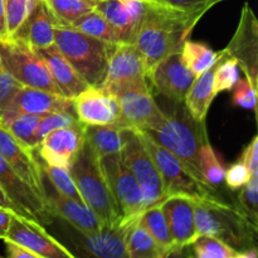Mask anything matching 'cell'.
<instances>
[{"label": "cell", "instance_id": "cell-1", "mask_svg": "<svg viewBox=\"0 0 258 258\" xmlns=\"http://www.w3.org/2000/svg\"><path fill=\"white\" fill-rule=\"evenodd\" d=\"M206 13L181 9L161 0H144L135 45L143 55L148 72L165 57L180 52Z\"/></svg>", "mask_w": 258, "mask_h": 258}, {"label": "cell", "instance_id": "cell-2", "mask_svg": "<svg viewBox=\"0 0 258 258\" xmlns=\"http://www.w3.org/2000/svg\"><path fill=\"white\" fill-rule=\"evenodd\" d=\"M193 202L198 236L221 239L237 252L257 248L258 224L238 207L221 198H196Z\"/></svg>", "mask_w": 258, "mask_h": 258}, {"label": "cell", "instance_id": "cell-3", "mask_svg": "<svg viewBox=\"0 0 258 258\" xmlns=\"http://www.w3.org/2000/svg\"><path fill=\"white\" fill-rule=\"evenodd\" d=\"M144 133L176 156L197 179L207 183L202 175L199 161L202 146L209 141L206 122L194 120L184 107L173 113H165L158 125Z\"/></svg>", "mask_w": 258, "mask_h": 258}, {"label": "cell", "instance_id": "cell-4", "mask_svg": "<svg viewBox=\"0 0 258 258\" xmlns=\"http://www.w3.org/2000/svg\"><path fill=\"white\" fill-rule=\"evenodd\" d=\"M54 44L88 86L100 87L115 44L86 35L70 25H55Z\"/></svg>", "mask_w": 258, "mask_h": 258}, {"label": "cell", "instance_id": "cell-5", "mask_svg": "<svg viewBox=\"0 0 258 258\" xmlns=\"http://www.w3.org/2000/svg\"><path fill=\"white\" fill-rule=\"evenodd\" d=\"M70 173L83 202L95 212L102 224H111L121 218L101 169L100 158L86 140L71 163Z\"/></svg>", "mask_w": 258, "mask_h": 258}, {"label": "cell", "instance_id": "cell-6", "mask_svg": "<svg viewBox=\"0 0 258 258\" xmlns=\"http://www.w3.org/2000/svg\"><path fill=\"white\" fill-rule=\"evenodd\" d=\"M138 131L140 134L144 146L149 151L160 174L165 197L185 196L194 199L219 198L214 186L197 179L170 151L155 143L146 133L140 130Z\"/></svg>", "mask_w": 258, "mask_h": 258}, {"label": "cell", "instance_id": "cell-7", "mask_svg": "<svg viewBox=\"0 0 258 258\" xmlns=\"http://www.w3.org/2000/svg\"><path fill=\"white\" fill-rule=\"evenodd\" d=\"M121 158L138 180L143 191L144 207L154 206L166 198L155 163L134 128H121Z\"/></svg>", "mask_w": 258, "mask_h": 258}, {"label": "cell", "instance_id": "cell-8", "mask_svg": "<svg viewBox=\"0 0 258 258\" xmlns=\"http://www.w3.org/2000/svg\"><path fill=\"white\" fill-rule=\"evenodd\" d=\"M0 60L3 70L24 87L38 88L60 95L50 78L45 63L37 52L25 43L9 38L0 42Z\"/></svg>", "mask_w": 258, "mask_h": 258}, {"label": "cell", "instance_id": "cell-9", "mask_svg": "<svg viewBox=\"0 0 258 258\" xmlns=\"http://www.w3.org/2000/svg\"><path fill=\"white\" fill-rule=\"evenodd\" d=\"M111 93L116 96L120 106L115 123L121 128L149 130L158 125L165 115L156 105L149 83L126 86Z\"/></svg>", "mask_w": 258, "mask_h": 258}, {"label": "cell", "instance_id": "cell-10", "mask_svg": "<svg viewBox=\"0 0 258 258\" xmlns=\"http://www.w3.org/2000/svg\"><path fill=\"white\" fill-rule=\"evenodd\" d=\"M100 164L121 217L141 216L145 211L143 191L135 176L123 163L121 154L102 156Z\"/></svg>", "mask_w": 258, "mask_h": 258}, {"label": "cell", "instance_id": "cell-11", "mask_svg": "<svg viewBox=\"0 0 258 258\" xmlns=\"http://www.w3.org/2000/svg\"><path fill=\"white\" fill-rule=\"evenodd\" d=\"M0 189L14 207L15 213L33 219L43 226L50 224L54 219L47 199L42 198L25 181H23L5 163L2 156H0Z\"/></svg>", "mask_w": 258, "mask_h": 258}, {"label": "cell", "instance_id": "cell-12", "mask_svg": "<svg viewBox=\"0 0 258 258\" xmlns=\"http://www.w3.org/2000/svg\"><path fill=\"white\" fill-rule=\"evenodd\" d=\"M3 241L24 247L39 258H78L59 241L50 236L43 224L14 213Z\"/></svg>", "mask_w": 258, "mask_h": 258}, {"label": "cell", "instance_id": "cell-13", "mask_svg": "<svg viewBox=\"0 0 258 258\" xmlns=\"http://www.w3.org/2000/svg\"><path fill=\"white\" fill-rule=\"evenodd\" d=\"M228 58H233L247 80L257 88L258 83V22L253 9L244 3L236 33L224 48Z\"/></svg>", "mask_w": 258, "mask_h": 258}, {"label": "cell", "instance_id": "cell-14", "mask_svg": "<svg viewBox=\"0 0 258 258\" xmlns=\"http://www.w3.org/2000/svg\"><path fill=\"white\" fill-rule=\"evenodd\" d=\"M139 217H121L111 224H103L92 234H81L78 251L85 258H128L126 253V234L139 222Z\"/></svg>", "mask_w": 258, "mask_h": 258}, {"label": "cell", "instance_id": "cell-15", "mask_svg": "<svg viewBox=\"0 0 258 258\" xmlns=\"http://www.w3.org/2000/svg\"><path fill=\"white\" fill-rule=\"evenodd\" d=\"M138 83H149L148 68L143 55L133 43H117L111 52L102 87L113 92Z\"/></svg>", "mask_w": 258, "mask_h": 258}, {"label": "cell", "instance_id": "cell-16", "mask_svg": "<svg viewBox=\"0 0 258 258\" xmlns=\"http://www.w3.org/2000/svg\"><path fill=\"white\" fill-rule=\"evenodd\" d=\"M197 76L184 64L180 52L168 55L148 72V82L158 93L183 105Z\"/></svg>", "mask_w": 258, "mask_h": 258}, {"label": "cell", "instance_id": "cell-17", "mask_svg": "<svg viewBox=\"0 0 258 258\" xmlns=\"http://www.w3.org/2000/svg\"><path fill=\"white\" fill-rule=\"evenodd\" d=\"M0 156L23 181H25L42 198L47 199V191L42 178V164L38 161L35 151L20 145L2 125H0Z\"/></svg>", "mask_w": 258, "mask_h": 258}, {"label": "cell", "instance_id": "cell-18", "mask_svg": "<svg viewBox=\"0 0 258 258\" xmlns=\"http://www.w3.org/2000/svg\"><path fill=\"white\" fill-rule=\"evenodd\" d=\"M73 112L83 126L115 123L120 106L115 95L105 87L88 86L72 100Z\"/></svg>", "mask_w": 258, "mask_h": 258}, {"label": "cell", "instance_id": "cell-19", "mask_svg": "<svg viewBox=\"0 0 258 258\" xmlns=\"http://www.w3.org/2000/svg\"><path fill=\"white\" fill-rule=\"evenodd\" d=\"M95 10L110 23L118 43L135 44L144 13V0H101L96 3Z\"/></svg>", "mask_w": 258, "mask_h": 258}, {"label": "cell", "instance_id": "cell-20", "mask_svg": "<svg viewBox=\"0 0 258 258\" xmlns=\"http://www.w3.org/2000/svg\"><path fill=\"white\" fill-rule=\"evenodd\" d=\"M193 199L185 196H169L161 202L175 251L186 249L198 237Z\"/></svg>", "mask_w": 258, "mask_h": 258}, {"label": "cell", "instance_id": "cell-21", "mask_svg": "<svg viewBox=\"0 0 258 258\" xmlns=\"http://www.w3.org/2000/svg\"><path fill=\"white\" fill-rule=\"evenodd\" d=\"M83 140V125L57 128L40 141L37 150L47 165L70 169Z\"/></svg>", "mask_w": 258, "mask_h": 258}, {"label": "cell", "instance_id": "cell-22", "mask_svg": "<svg viewBox=\"0 0 258 258\" xmlns=\"http://www.w3.org/2000/svg\"><path fill=\"white\" fill-rule=\"evenodd\" d=\"M57 22L43 0H33L32 8L19 28L9 39L25 43L33 49L54 44V28Z\"/></svg>", "mask_w": 258, "mask_h": 258}, {"label": "cell", "instance_id": "cell-23", "mask_svg": "<svg viewBox=\"0 0 258 258\" xmlns=\"http://www.w3.org/2000/svg\"><path fill=\"white\" fill-rule=\"evenodd\" d=\"M34 50L47 66L50 78L60 95L73 100L88 87L87 82L76 72L55 44Z\"/></svg>", "mask_w": 258, "mask_h": 258}, {"label": "cell", "instance_id": "cell-24", "mask_svg": "<svg viewBox=\"0 0 258 258\" xmlns=\"http://www.w3.org/2000/svg\"><path fill=\"white\" fill-rule=\"evenodd\" d=\"M55 112H73L72 100L58 93L38 88L23 87L15 96L9 117L17 113L45 116Z\"/></svg>", "mask_w": 258, "mask_h": 258}, {"label": "cell", "instance_id": "cell-25", "mask_svg": "<svg viewBox=\"0 0 258 258\" xmlns=\"http://www.w3.org/2000/svg\"><path fill=\"white\" fill-rule=\"evenodd\" d=\"M47 202L54 218H62L80 234H92L100 231L103 226L101 219L87 204L66 198L58 193L54 196L47 193Z\"/></svg>", "mask_w": 258, "mask_h": 258}, {"label": "cell", "instance_id": "cell-26", "mask_svg": "<svg viewBox=\"0 0 258 258\" xmlns=\"http://www.w3.org/2000/svg\"><path fill=\"white\" fill-rule=\"evenodd\" d=\"M216 68L217 63L213 67L197 76L193 85L190 86L188 93H186L185 100H184V106H185L186 111L198 122H206L209 108L217 96L216 91H214Z\"/></svg>", "mask_w": 258, "mask_h": 258}, {"label": "cell", "instance_id": "cell-27", "mask_svg": "<svg viewBox=\"0 0 258 258\" xmlns=\"http://www.w3.org/2000/svg\"><path fill=\"white\" fill-rule=\"evenodd\" d=\"M83 138L95 150L98 158L118 154L121 151V127L116 123L83 126Z\"/></svg>", "mask_w": 258, "mask_h": 258}, {"label": "cell", "instance_id": "cell-28", "mask_svg": "<svg viewBox=\"0 0 258 258\" xmlns=\"http://www.w3.org/2000/svg\"><path fill=\"white\" fill-rule=\"evenodd\" d=\"M180 55L184 64L196 76H199L204 71L213 67L222 58H228L224 50L214 52L209 45L201 42H191L189 39L185 40L181 47Z\"/></svg>", "mask_w": 258, "mask_h": 258}, {"label": "cell", "instance_id": "cell-29", "mask_svg": "<svg viewBox=\"0 0 258 258\" xmlns=\"http://www.w3.org/2000/svg\"><path fill=\"white\" fill-rule=\"evenodd\" d=\"M163 202V201H161ZM161 202L149 207L141 213L139 223L153 236L156 243L164 249L168 254L174 253L175 251L171 239L170 229H169L168 221L164 214L163 208H161Z\"/></svg>", "mask_w": 258, "mask_h": 258}, {"label": "cell", "instance_id": "cell-30", "mask_svg": "<svg viewBox=\"0 0 258 258\" xmlns=\"http://www.w3.org/2000/svg\"><path fill=\"white\" fill-rule=\"evenodd\" d=\"M125 244L128 258H168L170 256L139 222L128 229Z\"/></svg>", "mask_w": 258, "mask_h": 258}, {"label": "cell", "instance_id": "cell-31", "mask_svg": "<svg viewBox=\"0 0 258 258\" xmlns=\"http://www.w3.org/2000/svg\"><path fill=\"white\" fill-rule=\"evenodd\" d=\"M42 116L32 113H17L8 120L0 122V125L20 144L27 149L37 151L38 143L35 140V130Z\"/></svg>", "mask_w": 258, "mask_h": 258}, {"label": "cell", "instance_id": "cell-32", "mask_svg": "<svg viewBox=\"0 0 258 258\" xmlns=\"http://www.w3.org/2000/svg\"><path fill=\"white\" fill-rule=\"evenodd\" d=\"M70 27L80 30L83 34L103 40V42L110 43V44H117L118 43L117 37H116L110 23L100 13L96 12L95 8L90 13L76 19Z\"/></svg>", "mask_w": 258, "mask_h": 258}, {"label": "cell", "instance_id": "cell-33", "mask_svg": "<svg viewBox=\"0 0 258 258\" xmlns=\"http://www.w3.org/2000/svg\"><path fill=\"white\" fill-rule=\"evenodd\" d=\"M58 25H71L76 19L93 10L87 0H43Z\"/></svg>", "mask_w": 258, "mask_h": 258}, {"label": "cell", "instance_id": "cell-34", "mask_svg": "<svg viewBox=\"0 0 258 258\" xmlns=\"http://www.w3.org/2000/svg\"><path fill=\"white\" fill-rule=\"evenodd\" d=\"M42 170L48 176L50 183L54 186L55 191L66 198L73 199L76 202L86 204L73 181L72 175L70 173V169L59 168V166H49L47 164H43Z\"/></svg>", "mask_w": 258, "mask_h": 258}, {"label": "cell", "instance_id": "cell-35", "mask_svg": "<svg viewBox=\"0 0 258 258\" xmlns=\"http://www.w3.org/2000/svg\"><path fill=\"white\" fill-rule=\"evenodd\" d=\"M201 171L204 180L212 186L219 185L224 181L226 169L222 165L213 146L207 141L201 149Z\"/></svg>", "mask_w": 258, "mask_h": 258}, {"label": "cell", "instance_id": "cell-36", "mask_svg": "<svg viewBox=\"0 0 258 258\" xmlns=\"http://www.w3.org/2000/svg\"><path fill=\"white\" fill-rule=\"evenodd\" d=\"M190 247L198 258H232L237 253L228 244L211 236H198Z\"/></svg>", "mask_w": 258, "mask_h": 258}, {"label": "cell", "instance_id": "cell-37", "mask_svg": "<svg viewBox=\"0 0 258 258\" xmlns=\"http://www.w3.org/2000/svg\"><path fill=\"white\" fill-rule=\"evenodd\" d=\"M73 126H82L73 112H55L42 116L35 130V140L39 145L40 141L52 131L62 127H73Z\"/></svg>", "mask_w": 258, "mask_h": 258}, {"label": "cell", "instance_id": "cell-38", "mask_svg": "<svg viewBox=\"0 0 258 258\" xmlns=\"http://www.w3.org/2000/svg\"><path fill=\"white\" fill-rule=\"evenodd\" d=\"M239 80L238 63L233 58H223L217 63L214 72V91L216 93L232 91Z\"/></svg>", "mask_w": 258, "mask_h": 258}, {"label": "cell", "instance_id": "cell-39", "mask_svg": "<svg viewBox=\"0 0 258 258\" xmlns=\"http://www.w3.org/2000/svg\"><path fill=\"white\" fill-rule=\"evenodd\" d=\"M23 87L24 86L18 82L13 76L4 70L0 71V122L10 116L15 96Z\"/></svg>", "mask_w": 258, "mask_h": 258}, {"label": "cell", "instance_id": "cell-40", "mask_svg": "<svg viewBox=\"0 0 258 258\" xmlns=\"http://www.w3.org/2000/svg\"><path fill=\"white\" fill-rule=\"evenodd\" d=\"M253 223L258 224V175H251L249 180L239 189L238 204H236Z\"/></svg>", "mask_w": 258, "mask_h": 258}, {"label": "cell", "instance_id": "cell-41", "mask_svg": "<svg viewBox=\"0 0 258 258\" xmlns=\"http://www.w3.org/2000/svg\"><path fill=\"white\" fill-rule=\"evenodd\" d=\"M32 4L33 0H4L5 20H7V29L9 37L24 22L30 8H32Z\"/></svg>", "mask_w": 258, "mask_h": 258}, {"label": "cell", "instance_id": "cell-42", "mask_svg": "<svg viewBox=\"0 0 258 258\" xmlns=\"http://www.w3.org/2000/svg\"><path fill=\"white\" fill-rule=\"evenodd\" d=\"M232 101L237 107L256 111L257 88L246 77L239 78L238 82L233 87Z\"/></svg>", "mask_w": 258, "mask_h": 258}, {"label": "cell", "instance_id": "cell-43", "mask_svg": "<svg viewBox=\"0 0 258 258\" xmlns=\"http://www.w3.org/2000/svg\"><path fill=\"white\" fill-rule=\"evenodd\" d=\"M251 178L248 168L243 161L238 160L232 164L224 173V181L231 190H239Z\"/></svg>", "mask_w": 258, "mask_h": 258}, {"label": "cell", "instance_id": "cell-44", "mask_svg": "<svg viewBox=\"0 0 258 258\" xmlns=\"http://www.w3.org/2000/svg\"><path fill=\"white\" fill-rule=\"evenodd\" d=\"M241 161H243L248 168L251 175H258V136H253L251 143L246 146L241 155Z\"/></svg>", "mask_w": 258, "mask_h": 258}, {"label": "cell", "instance_id": "cell-45", "mask_svg": "<svg viewBox=\"0 0 258 258\" xmlns=\"http://www.w3.org/2000/svg\"><path fill=\"white\" fill-rule=\"evenodd\" d=\"M161 2L174 5V7L181 8V9L204 10V12H208L211 8L219 4V3L224 2V0H161Z\"/></svg>", "mask_w": 258, "mask_h": 258}, {"label": "cell", "instance_id": "cell-46", "mask_svg": "<svg viewBox=\"0 0 258 258\" xmlns=\"http://www.w3.org/2000/svg\"><path fill=\"white\" fill-rule=\"evenodd\" d=\"M4 243L5 248H7V257L5 258H39L19 244L13 243L10 241H4Z\"/></svg>", "mask_w": 258, "mask_h": 258}, {"label": "cell", "instance_id": "cell-47", "mask_svg": "<svg viewBox=\"0 0 258 258\" xmlns=\"http://www.w3.org/2000/svg\"><path fill=\"white\" fill-rule=\"evenodd\" d=\"M15 212L5 207H0V239H4L7 236V232L9 229L10 219Z\"/></svg>", "mask_w": 258, "mask_h": 258}, {"label": "cell", "instance_id": "cell-48", "mask_svg": "<svg viewBox=\"0 0 258 258\" xmlns=\"http://www.w3.org/2000/svg\"><path fill=\"white\" fill-rule=\"evenodd\" d=\"M8 29H7V20H5V9H4V0H0V42L8 39Z\"/></svg>", "mask_w": 258, "mask_h": 258}, {"label": "cell", "instance_id": "cell-49", "mask_svg": "<svg viewBox=\"0 0 258 258\" xmlns=\"http://www.w3.org/2000/svg\"><path fill=\"white\" fill-rule=\"evenodd\" d=\"M232 258H257V248L244 252H237Z\"/></svg>", "mask_w": 258, "mask_h": 258}, {"label": "cell", "instance_id": "cell-50", "mask_svg": "<svg viewBox=\"0 0 258 258\" xmlns=\"http://www.w3.org/2000/svg\"><path fill=\"white\" fill-rule=\"evenodd\" d=\"M0 207H5V208H9V209H12V211H14V207H13L12 203L8 201V198L5 197V194L3 193L2 189H0Z\"/></svg>", "mask_w": 258, "mask_h": 258}, {"label": "cell", "instance_id": "cell-51", "mask_svg": "<svg viewBox=\"0 0 258 258\" xmlns=\"http://www.w3.org/2000/svg\"><path fill=\"white\" fill-rule=\"evenodd\" d=\"M183 251L184 249H181V251H178V252H174V253H171L168 258H185L186 254H183Z\"/></svg>", "mask_w": 258, "mask_h": 258}, {"label": "cell", "instance_id": "cell-52", "mask_svg": "<svg viewBox=\"0 0 258 258\" xmlns=\"http://www.w3.org/2000/svg\"><path fill=\"white\" fill-rule=\"evenodd\" d=\"M185 258H198V257H196L194 254H186Z\"/></svg>", "mask_w": 258, "mask_h": 258}, {"label": "cell", "instance_id": "cell-53", "mask_svg": "<svg viewBox=\"0 0 258 258\" xmlns=\"http://www.w3.org/2000/svg\"><path fill=\"white\" fill-rule=\"evenodd\" d=\"M87 2H91V3H93V4H95V5H96V3L101 2V0H87Z\"/></svg>", "mask_w": 258, "mask_h": 258}, {"label": "cell", "instance_id": "cell-54", "mask_svg": "<svg viewBox=\"0 0 258 258\" xmlns=\"http://www.w3.org/2000/svg\"><path fill=\"white\" fill-rule=\"evenodd\" d=\"M3 68H2V60H0V71H2Z\"/></svg>", "mask_w": 258, "mask_h": 258}, {"label": "cell", "instance_id": "cell-55", "mask_svg": "<svg viewBox=\"0 0 258 258\" xmlns=\"http://www.w3.org/2000/svg\"><path fill=\"white\" fill-rule=\"evenodd\" d=\"M0 258H5V257H3V256H0Z\"/></svg>", "mask_w": 258, "mask_h": 258}]
</instances>
